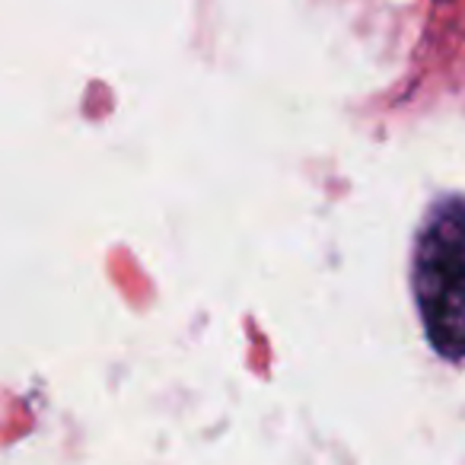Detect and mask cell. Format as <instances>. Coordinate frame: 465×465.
I'll list each match as a JSON object with an SVG mask.
<instances>
[{
	"instance_id": "obj_1",
	"label": "cell",
	"mask_w": 465,
	"mask_h": 465,
	"mask_svg": "<svg viewBox=\"0 0 465 465\" xmlns=\"http://www.w3.org/2000/svg\"><path fill=\"white\" fill-rule=\"evenodd\" d=\"M414 287L427 331L443 354H465V201H446L420 232Z\"/></svg>"
}]
</instances>
